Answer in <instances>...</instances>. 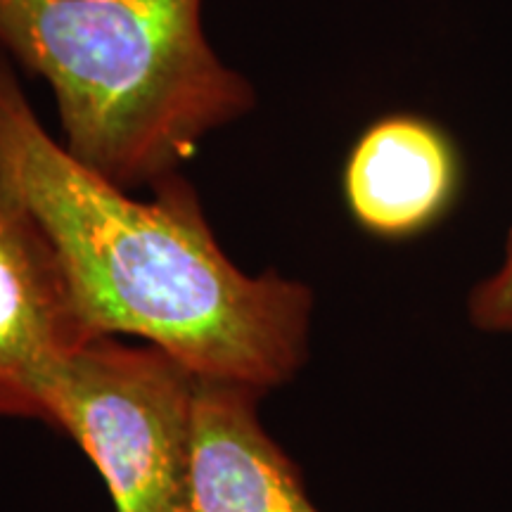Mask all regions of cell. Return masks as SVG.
<instances>
[{
	"label": "cell",
	"instance_id": "6",
	"mask_svg": "<svg viewBox=\"0 0 512 512\" xmlns=\"http://www.w3.org/2000/svg\"><path fill=\"white\" fill-rule=\"evenodd\" d=\"M264 394L200 380L183 512H320L259 418Z\"/></svg>",
	"mask_w": 512,
	"mask_h": 512
},
{
	"label": "cell",
	"instance_id": "1",
	"mask_svg": "<svg viewBox=\"0 0 512 512\" xmlns=\"http://www.w3.org/2000/svg\"><path fill=\"white\" fill-rule=\"evenodd\" d=\"M0 169L53 240L88 339H143L200 380L264 396L306 366L311 287L273 268L242 271L181 171L140 200L76 162L3 53Z\"/></svg>",
	"mask_w": 512,
	"mask_h": 512
},
{
	"label": "cell",
	"instance_id": "7",
	"mask_svg": "<svg viewBox=\"0 0 512 512\" xmlns=\"http://www.w3.org/2000/svg\"><path fill=\"white\" fill-rule=\"evenodd\" d=\"M467 318L472 328L512 337V228L505 238L501 264L467 294Z\"/></svg>",
	"mask_w": 512,
	"mask_h": 512
},
{
	"label": "cell",
	"instance_id": "4",
	"mask_svg": "<svg viewBox=\"0 0 512 512\" xmlns=\"http://www.w3.org/2000/svg\"><path fill=\"white\" fill-rule=\"evenodd\" d=\"M86 339L53 240L0 169V418L48 425L50 382Z\"/></svg>",
	"mask_w": 512,
	"mask_h": 512
},
{
	"label": "cell",
	"instance_id": "5",
	"mask_svg": "<svg viewBox=\"0 0 512 512\" xmlns=\"http://www.w3.org/2000/svg\"><path fill=\"white\" fill-rule=\"evenodd\" d=\"M463 190L453 138L413 112L384 114L351 145L342 195L351 219L380 240H411L451 214Z\"/></svg>",
	"mask_w": 512,
	"mask_h": 512
},
{
	"label": "cell",
	"instance_id": "3",
	"mask_svg": "<svg viewBox=\"0 0 512 512\" xmlns=\"http://www.w3.org/2000/svg\"><path fill=\"white\" fill-rule=\"evenodd\" d=\"M197 384L155 344L86 339L50 382L48 427L91 458L117 512H183Z\"/></svg>",
	"mask_w": 512,
	"mask_h": 512
},
{
	"label": "cell",
	"instance_id": "2",
	"mask_svg": "<svg viewBox=\"0 0 512 512\" xmlns=\"http://www.w3.org/2000/svg\"><path fill=\"white\" fill-rule=\"evenodd\" d=\"M202 12L204 0H0V53L48 83L69 155L133 192L259 100Z\"/></svg>",
	"mask_w": 512,
	"mask_h": 512
}]
</instances>
